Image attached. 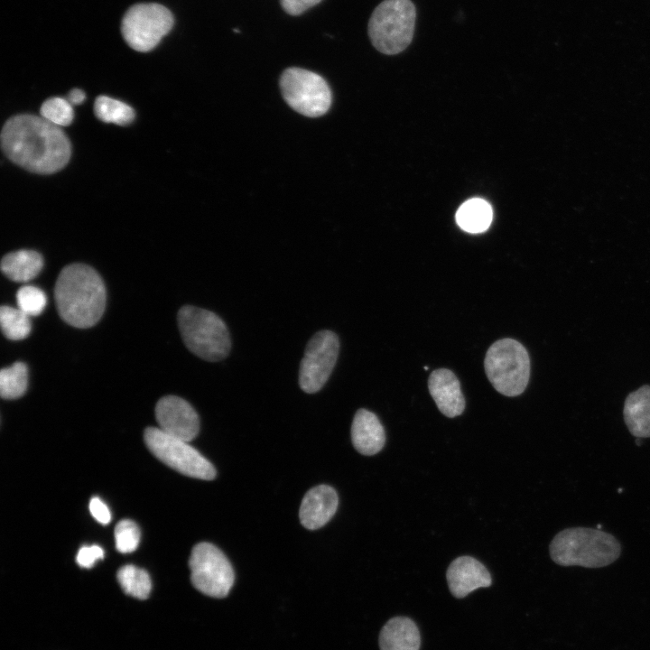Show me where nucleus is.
<instances>
[{"label": "nucleus", "instance_id": "b1692460", "mask_svg": "<svg viewBox=\"0 0 650 650\" xmlns=\"http://www.w3.org/2000/svg\"><path fill=\"white\" fill-rule=\"evenodd\" d=\"M0 324L4 335L12 340L25 339L32 328L30 316L19 308L6 305L0 309Z\"/></svg>", "mask_w": 650, "mask_h": 650}, {"label": "nucleus", "instance_id": "f03ea898", "mask_svg": "<svg viewBox=\"0 0 650 650\" xmlns=\"http://www.w3.org/2000/svg\"><path fill=\"white\" fill-rule=\"evenodd\" d=\"M54 298L58 312L68 324L80 329L95 325L106 307V287L92 267L71 264L60 273Z\"/></svg>", "mask_w": 650, "mask_h": 650}, {"label": "nucleus", "instance_id": "393cba45", "mask_svg": "<svg viewBox=\"0 0 650 650\" xmlns=\"http://www.w3.org/2000/svg\"><path fill=\"white\" fill-rule=\"evenodd\" d=\"M41 116L57 126H67L74 117L72 105L68 99L54 97L45 100L40 109Z\"/></svg>", "mask_w": 650, "mask_h": 650}, {"label": "nucleus", "instance_id": "1a4fd4ad", "mask_svg": "<svg viewBox=\"0 0 650 650\" xmlns=\"http://www.w3.org/2000/svg\"><path fill=\"white\" fill-rule=\"evenodd\" d=\"M171 11L155 4H137L125 13L121 31L126 43L137 51L146 52L155 48L172 28Z\"/></svg>", "mask_w": 650, "mask_h": 650}, {"label": "nucleus", "instance_id": "c756f323", "mask_svg": "<svg viewBox=\"0 0 650 650\" xmlns=\"http://www.w3.org/2000/svg\"><path fill=\"white\" fill-rule=\"evenodd\" d=\"M89 511L92 516L102 525H107L111 520V514L107 506L98 497L91 498Z\"/></svg>", "mask_w": 650, "mask_h": 650}, {"label": "nucleus", "instance_id": "39448f33", "mask_svg": "<svg viewBox=\"0 0 650 650\" xmlns=\"http://www.w3.org/2000/svg\"><path fill=\"white\" fill-rule=\"evenodd\" d=\"M416 9L411 0H385L373 11L368 22V36L380 52H401L413 40Z\"/></svg>", "mask_w": 650, "mask_h": 650}, {"label": "nucleus", "instance_id": "aec40b11", "mask_svg": "<svg viewBox=\"0 0 650 650\" xmlns=\"http://www.w3.org/2000/svg\"><path fill=\"white\" fill-rule=\"evenodd\" d=\"M456 222L466 232L476 234L486 231L493 218L492 208L482 199L465 201L456 212Z\"/></svg>", "mask_w": 650, "mask_h": 650}, {"label": "nucleus", "instance_id": "9b49d317", "mask_svg": "<svg viewBox=\"0 0 650 650\" xmlns=\"http://www.w3.org/2000/svg\"><path fill=\"white\" fill-rule=\"evenodd\" d=\"M339 341L330 330L317 332L307 343L299 369V385L308 394L320 391L338 359Z\"/></svg>", "mask_w": 650, "mask_h": 650}, {"label": "nucleus", "instance_id": "f8f14e48", "mask_svg": "<svg viewBox=\"0 0 650 650\" xmlns=\"http://www.w3.org/2000/svg\"><path fill=\"white\" fill-rule=\"evenodd\" d=\"M159 429L175 438L190 441L200 431V419L194 408L184 399L167 395L155 406Z\"/></svg>", "mask_w": 650, "mask_h": 650}, {"label": "nucleus", "instance_id": "dca6fc26", "mask_svg": "<svg viewBox=\"0 0 650 650\" xmlns=\"http://www.w3.org/2000/svg\"><path fill=\"white\" fill-rule=\"evenodd\" d=\"M354 448L363 455L379 452L385 441V430L377 416L367 409L357 411L351 426Z\"/></svg>", "mask_w": 650, "mask_h": 650}, {"label": "nucleus", "instance_id": "a878e982", "mask_svg": "<svg viewBox=\"0 0 650 650\" xmlns=\"http://www.w3.org/2000/svg\"><path fill=\"white\" fill-rule=\"evenodd\" d=\"M16 302L18 308L31 317L37 316L43 311L47 298L40 288L25 285L17 291Z\"/></svg>", "mask_w": 650, "mask_h": 650}, {"label": "nucleus", "instance_id": "f257e3e1", "mask_svg": "<svg viewBox=\"0 0 650 650\" xmlns=\"http://www.w3.org/2000/svg\"><path fill=\"white\" fill-rule=\"evenodd\" d=\"M1 144L12 162L42 174L61 170L71 154L70 142L61 128L33 115L9 118L2 129Z\"/></svg>", "mask_w": 650, "mask_h": 650}, {"label": "nucleus", "instance_id": "2eb2a0df", "mask_svg": "<svg viewBox=\"0 0 650 650\" xmlns=\"http://www.w3.org/2000/svg\"><path fill=\"white\" fill-rule=\"evenodd\" d=\"M429 392L440 412L449 418L460 415L465 399L455 374L447 368L433 370L428 380Z\"/></svg>", "mask_w": 650, "mask_h": 650}, {"label": "nucleus", "instance_id": "ddd939ff", "mask_svg": "<svg viewBox=\"0 0 650 650\" xmlns=\"http://www.w3.org/2000/svg\"><path fill=\"white\" fill-rule=\"evenodd\" d=\"M446 578L451 594L458 599L478 588L489 587L492 582L487 568L470 556L456 558L448 567Z\"/></svg>", "mask_w": 650, "mask_h": 650}, {"label": "nucleus", "instance_id": "7c9ffc66", "mask_svg": "<svg viewBox=\"0 0 650 650\" xmlns=\"http://www.w3.org/2000/svg\"><path fill=\"white\" fill-rule=\"evenodd\" d=\"M86 98L85 93L79 89V88H74L70 91L68 96V100L70 102V104L73 105H79L83 103V101Z\"/></svg>", "mask_w": 650, "mask_h": 650}, {"label": "nucleus", "instance_id": "7ed1b4c3", "mask_svg": "<svg viewBox=\"0 0 650 650\" xmlns=\"http://www.w3.org/2000/svg\"><path fill=\"white\" fill-rule=\"evenodd\" d=\"M550 554L562 566L599 568L618 558L620 544L613 535L599 529L569 528L554 536Z\"/></svg>", "mask_w": 650, "mask_h": 650}, {"label": "nucleus", "instance_id": "cd10ccee", "mask_svg": "<svg viewBox=\"0 0 650 650\" xmlns=\"http://www.w3.org/2000/svg\"><path fill=\"white\" fill-rule=\"evenodd\" d=\"M104 557V551L98 545L83 546L76 556L78 564L82 568H91L95 562Z\"/></svg>", "mask_w": 650, "mask_h": 650}, {"label": "nucleus", "instance_id": "412c9836", "mask_svg": "<svg viewBox=\"0 0 650 650\" xmlns=\"http://www.w3.org/2000/svg\"><path fill=\"white\" fill-rule=\"evenodd\" d=\"M116 578L125 594L138 599L148 598L152 581L145 570L127 564L118 570Z\"/></svg>", "mask_w": 650, "mask_h": 650}, {"label": "nucleus", "instance_id": "4be33fe9", "mask_svg": "<svg viewBox=\"0 0 650 650\" xmlns=\"http://www.w3.org/2000/svg\"><path fill=\"white\" fill-rule=\"evenodd\" d=\"M96 116L106 123L126 125L133 122L135 114L127 104L107 96H99L94 104Z\"/></svg>", "mask_w": 650, "mask_h": 650}, {"label": "nucleus", "instance_id": "bb28decb", "mask_svg": "<svg viewBox=\"0 0 650 650\" xmlns=\"http://www.w3.org/2000/svg\"><path fill=\"white\" fill-rule=\"evenodd\" d=\"M115 541L118 552L122 553L134 552L140 541L139 527L132 520H121L115 527Z\"/></svg>", "mask_w": 650, "mask_h": 650}, {"label": "nucleus", "instance_id": "9d476101", "mask_svg": "<svg viewBox=\"0 0 650 650\" xmlns=\"http://www.w3.org/2000/svg\"><path fill=\"white\" fill-rule=\"evenodd\" d=\"M193 587L204 595L222 599L228 595L235 573L226 555L214 544H196L189 560Z\"/></svg>", "mask_w": 650, "mask_h": 650}, {"label": "nucleus", "instance_id": "5701e85b", "mask_svg": "<svg viewBox=\"0 0 650 650\" xmlns=\"http://www.w3.org/2000/svg\"><path fill=\"white\" fill-rule=\"evenodd\" d=\"M28 385V369L23 362H15L0 372V395L11 400L23 395Z\"/></svg>", "mask_w": 650, "mask_h": 650}, {"label": "nucleus", "instance_id": "6e6552de", "mask_svg": "<svg viewBox=\"0 0 650 650\" xmlns=\"http://www.w3.org/2000/svg\"><path fill=\"white\" fill-rule=\"evenodd\" d=\"M286 103L296 112L310 117L320 116L331 105V91L319 74L305 69H286L280 79Z\"/></svg>", "mask_w": 650, "mask_h": 650}, {"label": "nucleus", "instance_id": "6ab92c4d", "mask_svg": "<svg viewBox=\"0 0 650 650\" xmlns=\"http://www.w3.org/2000/svg\"><path fill=\"white\" fill-rule=\"evenodd\" d=\"M43 266L42 256L33 250H18L6 254L1 261L4 274L14 282H28L35 278Z\"/></svg>", "mask_w": 650, "mask_h": 650}, {"label": "nucleus", "instance_id": "423d86ee", "mask_svg": "<svg viewBox=\"0 0 650 650\" xmlns=\"http://www.w3.org/2000/svg\"><path fill=\"white\" fill-rule=\"evenodd\" d=\"M484 367L493 387L506 396L521 395L530 376V358L525 348L513 339H502L487 351Z\"/></svg>", "mask_w": 650, "mask_h": 650}, {"label": "nucleus", "instance_id": "4468645a", "mask_svg": "<svg viewBox=\"0 0 650 650\" xmlns=\"http://www.w3.org/2000/svg\"><path fill=\"white\" fill-rule=\"evenodd\" d=\"M338 505V495L333 488L328 485L314 487L305 494L302 501L300 521L309 530L319 529L332 518Z\"/></svg>", "mask_w": 650, "mask_h": 650}, {"label": "nucleus", "instance_id": "0eeeda50", "mask_svg": "<svg viewBox=\"0 0 650 650\" xmlns=\"http://www.w3.org/2000/svg\"><path fill=\"white\" fill-rule=\"evenodd\" d=\"M144 437L150 451L170 468L194 478H215V467L189 441L171 436L155 427L147 428Z\"/></svg>", "mask_w": 650, "mask_h": 650}, {"label": "nucleus", "instance_id": "c85d7f7f", "mask_svg": "<svg viewBox=\"0 0 650 650\" xmlns=\"http://www.w3.org/2000/svg\"><path fill=\"white\" fill-rule=\"evenodd\" d=\"M322 0H280L283 9L291 15H300Z\"/></svg>", "mask_w": 650, "mask_h": 650}, {"label": "nucleus", "instance_id": "20e7f679", "mask_svg": "<svg viewBox=\"0 0 650 650\" xmlns=\"http://www.w3.org/2000/svg\"><path fill=\"white\" fill-rule=\"evenodd\" d=\"M181 336L187 348L207 361L225 358L231 348L228 329L216 313L186 305L177 315Z\"/></svg>", "mask_w": 650, "mask_h": 650}, {"label": "nucleus", "instance_id": "f3484780", "mask_svg": "<svg viewBox=\"0 0 650 650\" xmlns=\"http://www.w3.org/2000/svg\"><path fill=\"white\" fill-rule=\"evenodd\" d=\"M420 633L415 623L404 617L391 618L379 635L381 650H419Z\"/></svg>", "mask_w": 650, "mask_h": 650}, {"label": "nucleus", "instance_id": "a211bd4d", "mask_svg": "<svg viewBox=\"0 0 650 650\" xmlns=\"http://www.w3.org/2000/svg\"><path fill=\"white\" fill-rule=\"evenodd\" d=\"M623 414L627 427L634 436L650 437V385H643L627 396Z\"/></svg>", "mask_w": 650, "mask_h": 650}]
</instances>
